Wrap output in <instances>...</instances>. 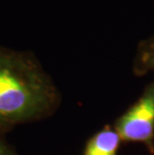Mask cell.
I'll return each mask as SVG.
<instances>
[{
    "mask_svg": "<svg viewBox=\"0 0 154 155\" xmlns=\"http://www.w3.org/2000/svg\"><path fill=\"white\" fill-rule=\"evenodd\" d=\"M121 142L115 127L106 125L87 140L83 155H118Z\"/></svg>",
    "mask_w": 154,
    "mask_h": 155,
    "instance_id": "3",
    "label": "cell"
},
{
    "mask_svg": "<svg viewBox=\"0 0 154 155\" xmlns=\"http://www.w3.org/2000/svg\"><path fill=\"white\" fill-rule=\"evenodd\" d=\"M0 155H18L14 148L10 146L5 140L0 138Z\"/></svg>",
    "mask_w": 154,
    "mask_h": 155,
    "instance_id": "5",
    "label": "cell"
},
{
    "mask_svg": "<svg viewBox=\"0 0 154 155\" xmlns=\"http://www.w3.org/2000/svg\"><path fill=\"white\" fill-rule=\"evenodd\" d=\"M122 141L141 143L154 154V80L113 125Z\"/></svg>",
    "mask_w": 154,
    "mask_h": 155,
    "instance_id": "2",
    "label": "cell"
},
{
    "mask_svg": "<svg viewBox=\"0 0 154 155\" xmlns=\"http://www.w3.org/2000/svg\"><path fill=\"white\" fill-rule=\"evenodd\" d=\"M60 102L59 90L31 52L0 46V133L50 117Z\"/></svg>",
    "mask_w": 154,
    "mask_h": 155,
    "instance_id": "1",
    "label": "cell"
},
{
    "mask_svg": "<svg viewBox=\"0 0 154 155\" xmlns=\"http://www.w3.org/2000/svg\"><path fill=\"white\" fill-rule=\"evenodd\" d=\"M133 73L136 76L154 73V36L138 43L133 60Z\"/></svg>",
    "mask_w": 154,
    "mask_h": 155,
    "instance_id": "4",
    "label": "cell"
}]
</instances>
